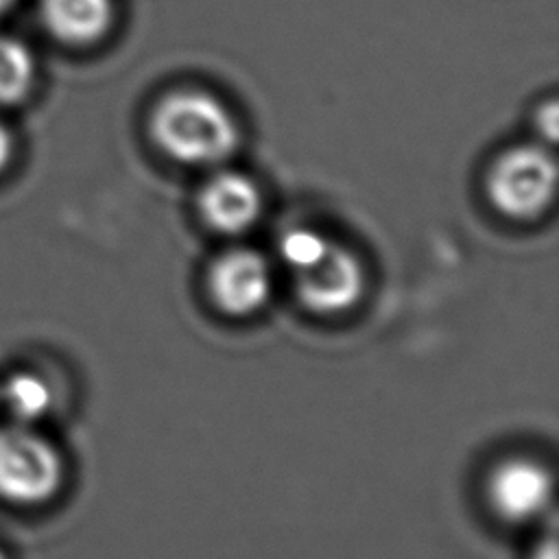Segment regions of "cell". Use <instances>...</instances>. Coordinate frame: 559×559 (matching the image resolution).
Segmentation results:
<instances>
[{
    "label": "cell",
    "mask_w": 559,
    "mask_h": 559,
    "mask_svg": "<svg viewBox=\"0 0 559 559\" xmlns=\"http://www.w3.org/2000/svg\"><path fill=\"white\" fill-rule=\"evenodd\" d=\"M299 301L314 314H343L365 295V266L360 258L332 242L325 255L295 275Z\"/></svg>",
    "instance_id": "obj_6"
},
{
    "label": "cell",
    "mask_w": 559,
    "mask_h": 559,
    "mask_svg": "<svg viewBox=\"0 0 559 559\" xmlns=\"http://www.w3.org/2000/svg\"><path fill=\"white\" fill-rule=\"evenodd\" d=\"M273 293L269 260L245 247L223 251L207 269V295L227 317H251L262 310Z\"/></svg>",
    "instance_id": "obj_5"
},
{
    "label": "cell",
    "mask_w": 559,
    "mask_h": 559,
    "mask_svg": "<svg viewBox=\"0 0 559 559\" xmlns=\"http://www.w3.org/2000/svg\"><path fill=\"white\" fill-rule=\"evenodd\" d=\"M15 2H17V0H0V20L15 7Z\"/></svg>",
    "instance_id": "obj_14"
},
{
    "label": "cell",
    "mask_w": 559,
    "mask_h": 559,
    "mask_svg": "<svg viewBox=\"0 0 559 559\" xmlns=\"http://www.w3.org/2000/svg\"><path fill=\"white\" fill-rule=\"evenodd\" d=\"M491 513L511 526L542 520L555 502L552 472L528 456H511L493 465L485 483Z\"/></svg>",
    "instance_id": "obj_4"
},
{
    "label": "cell",
    "mask_w": 559,
    "mask_h": 559,
    "mask_svg": "<svg viewBox=\"0 0 559 559\" xmlns=\"http://www.w3.org/2000/svg\"><path fill=\"white\" fill-rule=\"evenodd\" d=\"M44 31L66 46L100 41L114 22L111 0H37Z\"/></svg>",
    "instance_id": "obj_8"
},
{
    "label": "cell",
    "mask_w": 559,
    "mask_h": 559,
    "mask_svg": "<svg viewBox=\"0 0 559 559\" xmlns=\"http://www.w3.org/2000/svg\"><path fill=\"white\" fill-rule=\"evenodd\" d=\"M330 245L332 240L317 229L293 227L280 240V255H282V262L290 266L293 273L297 275L310 269L314 262H319L330 249Z\"/></svg>",
    "instance_id": "obj_11"
},
{
    "label": "cell",
    "mask_w": 559,
    "mask_h": 559,
    "mask_svg": "<svg viewBox=\"0 0 559 559\" xmlns=\"http://www.w3.org/2000/svg\"><path fill=\"white\" fill-rule=\"evenodd\" d=\"M66 459L59 445L35 424H0V502L37 509L52 502L66 485Z\"/></svg>",
    "instance_id": "obj_2"
},
{
    "label": "cell",
    "mask_w": 559,
    "mask_h": 559,
    "mask_svg": "<svg viewBox=\"0 0 559 559\" xmlns=\"http://www.w3.org/2000/svg\"><path fill=\"white\" fill-rule=\"evenodd\" d=\"M37 79L33 50L17 37L0 35V107L24 103Z\"/></svg>",
    "instance_id": "obj_10"
},
{
    "label": "cell",
    "mask_w": 559,
    "mask_h": 559,
    "mask_svg": "<svg viewBox=\"0 0 559 559\" xmlns=\"http://www.w3.org/2000/svg\"><path fill=\"white\" fill-rule=\"evenodd\" d=\"M0 559H11V557H9V552H7L2 546H0Z\"/></svg>",
    "instance_id": "obj_15"
},
{
    "label": "cell",
    "mask_w": 559,
    "mask_h": 559,
    "mask_svg": "<svg viewBox=\"0 0 559 559\" xmlns=\"http://www.w3.org/2000/svg\"><path fill=\"white\" fill-rule=\"evenodd\" d=\"M533 559H557V535L550 531L533 550Z\"/></svg>",
    "instance_id": "obj_13"
},
{
    "label": "cell",
    "mask_w": 559,
    "mask_h": 559,
    "mask_svg": "<svg viewBox=\"0 0 559 559\" xmlns=\"http://www.w3.org/2000/svg\"><path fill=\"white\" fill-rule=\"evenodd\" d=\"M0 402L13 421L35 424L50 411L52 391L44 376L17 369L0 382Z\"/></svg>",
    "instance_id": "obj_9"
},
{
    "label": "cell",
    "mask_w": 559,
    "mask_h": 559,
    "mask_svg": "<svg viewBox=\"0 0 559 559\" xmlns=\"http://www.w3.org/2000/svg\"><path fill=\"white\" fill-rule=\"evenodd\" d=\"M197 203L205 225L225 236L249 231L262 214L258 183L238 170L214 173L201 186Z\"/></svg>",
    "instance_id": "obj_7"
},
{
    "label": "cell",
    "mask_w": 559,
    "mask_h": 559,
    "mask_svg": "<svg viewBox=\"0 0 559 559\" xmlns=\"http://www.w3.org/2000/svg\"><path fill=\"white\" fill-rule=\"evenodd\" d=\"M15 155V140L13 131L0 120V175L11 166Z\"/></svg>",
    "instance_id": "obj_12"
},
{
    "label": "cell",
    "mask_w": 559,
    "mask_h": 559,
    "mask_svg": "<svg viewBox=\"0 0 559 559\" xmlns=\"http://www.w3.org/2000/svg\"><path fill=\"white\" fill-rule=\"evenodd\" d=\"M151 135L164 155L188 166L225 162L240 144L234 114L212 94L179 90L159 100L151 116Z\"/></svg>",
    "instance_id": "obj_1"
},
{
    "label": "cell",
    "mask_w": 559,
    "mask_h": 559,
    "mask_svg": "<svg viewBox=\"0 0 559 559\" xmlns=\"http://www.w3.org/2000/svg\"><path fill=\"white\" fill-rule=\"evenodd\" d=\"M557 192V164L542 146H515L502 153L487 177V197L507 218L531 221L548 210Z\"/></svg>",
    "instance_id": "obj_3"
}]
</instances>
